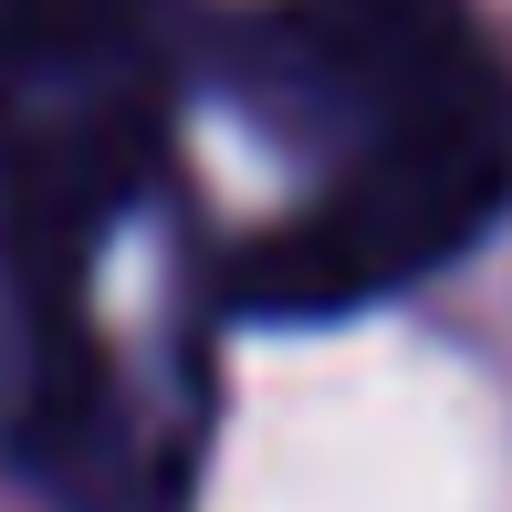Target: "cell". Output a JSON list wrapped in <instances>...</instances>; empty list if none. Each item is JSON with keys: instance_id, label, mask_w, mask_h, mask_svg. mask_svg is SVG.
I'll return each instance as SVG.
<instances>
[{"instance_id": "1", "label": "cell", "mask_w": 512, "mask_h": 512, "mask_svg": "<svg viewBox=\"0 0 512 512\" xmlns=\"http://www.w3.org/2000/svg\"><path fill=\"white\" fill-rule=\"evenodd\" d=\"M189 0H0V450L53 512L199 481Z\"/></svg>"}, {"instance_id": "2", "label": "cell", "mask_w": 512, "mask_h": 512, "mask_svg": "<svg viewBox=\"0 0 512 512\" xmlns=\"http://www.w3.org/2000/svg\"><path fill=\"white\" fill-rule=\"evenodd\" d=\"M189 84L283 178L209 272L241 314H356L512 209V63L471 0H251L189 32Z\"/></svg>"}]
</instances>
